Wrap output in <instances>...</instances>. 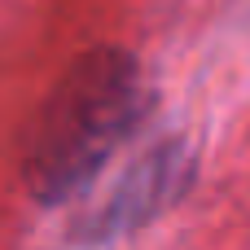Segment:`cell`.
Segmentation results:
<instances>
[{
    "mask_svg": "<svg viewBox=\"0 0 250 250\" xmlns=\"http://www.w3.org/2000/svg\"><path fill=\"white\" fill-rule=\"evenodd\" d=\"M145 101L132 53L105 44L75 57L18 132L22 189L44 207L83 193L110 154L141 127Z\"/></svg>",
    "mask_w": 250,
    "mask_h": 250,
    "instance_id": "cell-1",
    "label": "cell"
},
{
    "mask_svg": "<svg viewBox=\"0 0 250 250\" xmlns=\"http://www.w3.org/2000/svg\"><path fill=\"white\" fill-rule=\"evenodd\" d=\"M193 185V149L185 136H158L136 158L119 167V176L97 189L70 220L66 237L83 246H105L132 237L136 229L167 215Z\"/></svg>",
    "mask_w": 250,
    "mask_h": 250,
    "instance_id": "cell-2",
    "label": "cell"
}]
</instances>
